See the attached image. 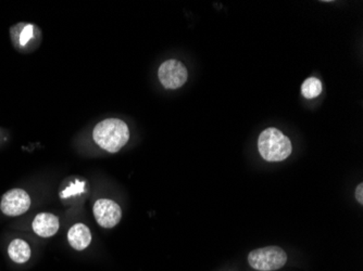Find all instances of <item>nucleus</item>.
I'll use <instances>...</instances> for the list:
<instances>
[{
	"mask_svg": "<svg viewBox=\"0 0 363 271\" xmlns=\"http://www.w3.org/2000/svg\"><path fill=\"white\" fill-rule=\"evenodd\" d=\"M94 140L103 150L117 154L130 139L128 125L119 118H107L94 128Z\"/></svg>",
	"mask_w": 363,
	"mask_h": 271,
	"instance_id": "nucleus-1",
	"label": "nucleus"
},
{
	"mask_svg": "<svg viewBox=\"0 0 363 271\" xmlns=\"http://www.w3.org/2000/svg\"><path fill=\"white\" fill-rule=\"evenodd\" d=\"M258 149L267 162H282L291 156L293 146L286 134L277 128L269 127L259 136Z\"/></svg>",
	"mask_w": 363,
	"mask_h": 271,
	"instance_id": "nucleus-2",
	"label": "nucleus"
},
{
	"mask_svg": "<svg viewBox=\"0 0 363 271\" xmlns=\"http://www.w3.org/2000/svg\"><path fill=\"white\" fill-rule=\"evenodd\" d=\"M287 263V254L282 248L271 246L252 250L248 255V264L258 271L279 270Z\"/></svg>",
	"mask_w": 363,
	"mask_h": 271,
	"instance_id": "nucleus-3",
	"label": "nucleus"
},
{
	"mask_svg": "<svg viewBox=\"0 0 363 271\" xmlns=\"http://www.w3.org/2000/svg\"><path fill=\"white\" fill-rule=\"evenodd\" d=\"M158 77L163 87L167 89H177L186 83L189 72L183 63L171 59L160 65Z\"/></svg>",
	"mask_w": 363,
	"mask_h": 271,
	"instance_id": "nucleus-4",
	"label": "nucleus"
},
{
	"mask_svg": "<svg viewBox=\"0 0 363 271\" xmlns=\"http://www.w3.org/2000/svg\"><path fill=\"white\" fill-rule=\"evenodd\" d=\"M30 207V195L23 189L16 188L7 191L0 202V209L9 217L23 215Z\"/></svg>",
	"mask_w": 363,
	"mask_h": 271,
	"instance_id": "nucleus-5",
	"label": "nucleus"
},
{
	"mask_svg": "<svg viewBox=\"0 0 363 271\" xmlns=\"http://www.w3.org/2000/svg\"><path fill=\"white\" fill-rule=\"evenodd\" d=\"M93 211L98 225L107 229L116 227L122 218L121 207L112 200H98L94 204Z\"/></svg>",
	"mask_w": 363,
	"mask_h": 271,
	"instance_id": "nucleus-6",
	"label": "nucleus"
},
{
	"mask_svg": "<svg viewBox=\"0 0 363 271\" xmlns=\"http://www.w3.org/2000/svg\"><path fill=\"white\" fill-rule=\"evenodd\" d=\"M33 230L42 238H50L59 230V219L52 213H40L32 224Z\"/></svg>",
	"mask_w": 363,
	"mask_h": 271,
	"instance_id": "nucleus-7",
	"label": "nucleus"
},
{
	"mask_svg": "<svg viewBox=\"0 0 363 271\" xmlns=\"http://www.w3.org/2000/svg\"><path fill=\"white\" fill-rule=\"evenodd\" d=\"M38 28L30 23H19L10 30L12 42L16 49H26L36 38Z\"/></svg>",
	"mask_w": 363,
	"mask_h": 271,
	"instance_id": "nucleus-8",
	"label": "nucleus"
},
{
	"mask_svg": "<svg viewBox=\"0 0 363 271\" xmlns=\"http://www.w3.org/2000/svg\"><path fill=\"white\" fill-rule=\"evenodd\" d=\"M68 240L74 250H83L91 244V230L84 224H75L68 232Z\"/></svg>",
	"mask_w": 363,
	"mask_h": 271,
	"instance_id": "nucleus-9",
	"label": "nucleus"
},
{
	"mask_svg": "<svg viewBox=\"0 0 363 271\" xmlns=\"http://www.w3.org/2000/svg\"><path fill=\"white\" fill-rule=\"evenodd\" d=\"M8 254H9V258H11L12 262L16 263V264H26V262L30 260L32 250H30V246L24 240L14 239L9 244Z\"/></svg>",
	"mask_w": 363,
	"mask_h": 271,
	"instance_id": "nucleus-10",
	"label": "nucleus"
},
{
	"mask_svg": "<svg viewBox=\"0 0 363 271\" xmlns=\"http://www.w3.org/2000/svg\"><path fill=\"white\" fill-rule=\"evenodd\" d=\"M322 81L318 79L317 77H309L303 81L301 85V93L306 99H315L321 95Z\"/></svg>",
	"mask_w": 363,
	"mask_h": 271,
	"instance_id": "nucleus-11",
	"label": "nucleus"
},
{
	"mask_svg": "<svg viewBox=\"0 0 363 271\" xmlns=\"http://www.w3.org/2000/svg\"><path fill=\"white\" fill-rule=\"evenodd\" d=\"M84 190V183H77V185H71L62 192V197H68L69 195H77Z\"/></svg>",
	"mask_w": 363,
	"mask_h": 271,
	"instance_id": "nucleus-12",
	"label": "nucleus"
},
{
	"mask_svg": "<svg viewBox=\"0 0 363 271\" xmlns=\"http://www.w3.org/2000/svg\"><path fill=\"white\" fill-rule=\"evenodd\" d=\"M356 199L360 204H363V183H359L357 185Z\"/></svg>",
	"mask_w": 363,
	"mask_h": 271,
	"instance_id": "nucleus-13",
	"label": "nucleus"
}]
</instances>
